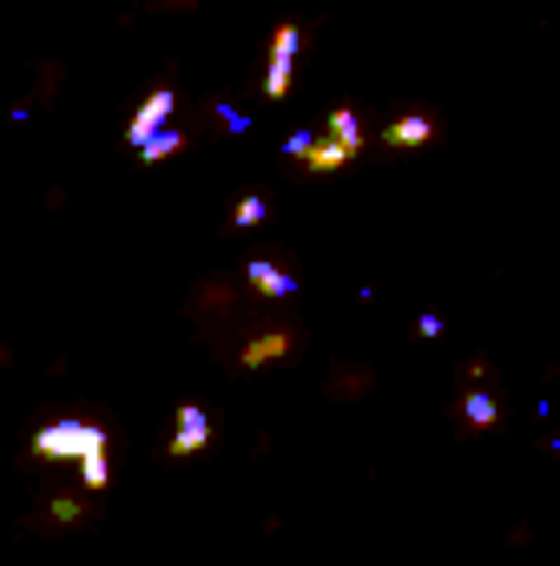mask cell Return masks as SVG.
Instances as JSON below:
<instances>
[{
	"label": "cell",
	"instance_id": "obj_15",
	"mask_svg": "<svg viewBox=\"0 0 560 566\" xmlns=\"http://www.w3.org/2000/svg\"><path fill=\"white\" fill-rule=\"evenodd\" d=\"M211 113H218V126H225V133H251V119H245L238 106H211Z\"/></svg>",
	"mask_w": 560,
	"mask_h": 566
},
{
	"label": "cell",
	"instance_id": "obj_9",
	"mask_svg": "<svg viewBox=\"0 0 560 566\" xmlns=\"http://www.w3.org/2000/svg\"><path fill=\"white\" fill-rule=\"evenodd\" d=\"M323 139H330V145H343V151L356 158V151H363V119H356L350 106H336V113L323 119Z\"/></svg>",
	"mask_w": 560,
	"mask_h": 566
},
{
	"label": "cell",
	"instance_id": "obj_11",
	"mask_svg": "<svg viewBox=\"0 0 560 566\" xmlns=\"http://www.w3.org/2000/svg\"><path fill=\"white\" fill-rule=\"evenodd\" d=\"M363 389H370V369H336V376H330V396H336V402H350V396H363Z\"/></svg>",
	"mask_w": 560,
	"mask_h": 566
},
{
	"label": "cell",
	"instance_id": "obj_1",
	"mask_svg": "<svg viewBox=\"0 0 560 566\" xmlns=\"http://www.w3.org/2000/svg\"><path fill=\"white\" fill-rule=\"evenodd\" d=\"M106 428L100 422H46L33 428V441H27V454L33 461H86V454H106Z\"/></svg>",
	"mask_w": 560,
	"mask_h": 566
},
{
	"label": "cell",
	"instance_id": "obj_5",
	"mask_svg": "<svg viewBox=\"0 0 560 566\" xmlns=\"http://www.w3.org/2000/svg\"><path fill=\"white\" fill-rule=\"evenodd\" d=\"M172 113H178V93H172V86H158L145 106H133V119H126V145H145L152 133H165V119H172Z\"/></svg>",
	"mask_w": 560,
	"mask_h": 566
},
{
	"label": "cell",
	"instance_id": "obj_10",
	"mask_svg": "<svg viewBox=\"0 0 560 566\" xmlns=\"http://www.w3.org/2000/svg\"><path fill=\"white\" fill-rule=\"evenodd\" d=\"M145 165H158V158H178V151H191V133H178V126H165V133H152L145 145H133Z\"/></svg>",
	"mask_w": 560,
	"mask_h": 566
},
{
	"label": "cell",
	"instance_id": "obj_3",
	"mask_svg": "<svg viewBox=\"0 0 560 566\" xmlns=\"http://www.w3.org/2000/svg\"><path fill=\"white\" fill-rule=\"evenodd\" d=\"M297 349H303V329L271 323V329H258V336L238 349V369H265V363H283V356H297Z\"/></svg>",
	"mask_w": 560,
	"mask_h": 566
},
{
	"label": "cell",
	"instance_id": "obj_2",
	"mask_svg": "<svg viewBox=\"0 0 560 566\" xmlns=\"http://www.w3.org/2000/svg\"><path fill=\"white\" fill-rule=\"evenodd\" d=\"M297 53H303V27L297 20H278V33H271V60H265V99H290V86H297Z\"/></svg>",
	"mask_w": 560,
	"mask_h": 566
},
{
	"label": "cell",
	"instance_id": "obj_4",
	"mask_svg": "<svg viewBox=\"0 0 560 566\" xmlns=\"http://www.w3.org/2000/svg\"><path fill=\"white\" fill-rule=\"evenodd\" d=\"M172 461H185V454H205L211 448V416L198 409V402H178V416H172Z\"/></svg>",
	"mask_w": 560,
	"mask_h": 566
},
{
	"label": "cell",
	"instance_id": "obj_6",
	"mask_svg": "<svg viewBox=\"0 0 560 566\" xmlns=\"http://www.w3.org/2000/svg\"><path fill=\"white\" fill-rule=\"evenodd\" d=\"M435 139V119L428 113H396L390 126H383V145L390 151H416V145H428Z\"/></svg>",
	"mask_w": 560,
	"mask_h": 566
},
{
	"label": "cell",
	"instance_id": "obj_14",
	"mask_svg": "<svg viewBox=\"0 0 560 566\" xmlns=\"http://www.w3.org/2000/svg\"><path fill=\"white\" fill-rule=\"evenodd\" d=\"M231 224H238V231H251V224H265V198H251V191H245V198L231 205Z\"/></svg>",
	"mask_w": 560,
	"mask_h": 566
},
{
	"label": "cell",
	"instance_id": "obj_13",
	"mask_svg": "<svg viewBox=\"0 0 560 566\" xmlns=\"http://www.w3.org/2000/svg\"><path fill=\"white\" fill-rule=\"evenodd\" d=\"M462 416H468L475 428H495V422H501V409H495V396H481V389H475V396L462 402Z\"/></svg>",
	"mask_w": 560,
	"mask_h": 566
},
{
	"label": "cell",
	"instance_id": "obj_12",
	"mask_svg": "<svg viewBox=\"0 0 560 566\" xmlns=\"http://www.w3.org/2000/svg\"><path fill=\"white\" fill-rule=\"evenodd\" d=\"M80 468V481H86V494H106V481H113V468H106V454H86V461H73Z\"/></svg>",
	"mask_w": 560,
	"mask_h": 566
},
{
	"label": "cell",
	"instance_id": "obj_8",
	"mask_svg": "<svg viewBox=\"0 0 560 566\" xmlns=\"http://www.w3.org/2000/svg\"><path fill=\"white\" fill-rule=\"evenodd\" d=\"M297 165H310V178H336V171L350 165V151H343V145H330V139H317V133H310V145H303V158H297Z\"/></svg>",
	"mask_w": 560,
	"mask_h": 566
},
{
	"label": "cell",
	"instance_id": "obj_7",
	"mask_svg": "<svg viewBox=\"0 0 560 566\" xmlns=\"http://www.w3.org/2000/svg\"><path fill=\"white\" fill-rule=\"evenodd\" d=\"M245 283H251L258 296H271V303L297 296V277H290V271H278V264H265V258H251V264H245Z\"/></svg>",
	"mask_w": 560,
	"mask_h": 566
}]
</instances>
